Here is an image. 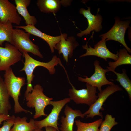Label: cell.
I'll return each mask as SVG.
<instances>
[{
    "label": "cell",
    "mask_w": 131,
    "mask_h": 131,
    "mask_svg": "<svg viewBox=\"0 0 131 131\" xmlns=\"http://www.w3.org/2000/svg\"><path fill=\"white\" fill-rule=\"evenodd\" d=\"M118 124L115 121V118L112 115L107 114L104 120L102 121L98 131H110L112 128Z\"/></svg>",
    "instance_id": "25"
},
{
    "label": "cell",
    "mask_w": 131,
    "mask_h": 131,
    "mask_svg": "<svg viewBox=\"0 0 131 131\" xmlns=\"http://www.w3.org/2000/svg\"><path fill=\"white\" fill-rule=\"evenodd\" d=\"M22 54L14 46L6 43L4 47L0 46V71H5L21 60Z\"/></svg>",
    "instance_id": "9"
},
{
    "label": "cell",
    "mask_w": 131,
    "mask_h": 131,
    "mask_svg": "<svg viewBox=\"0 0 131 131\" xmlns=\"http://www.w3.org/2000/svg\"><path fill=\"white\" fill-rule=\"evenodd\" d=\"M43 88L39 84L34 86L31 93L25 97L27 102V106L29 108H34L35 113L33 116L34 119H37L42 116H47L44 110L46 107L50 105L52 98H49L43 93Z\"/></svg>",
    "instance_id": "3"
},
{
    "label": "cell",
    "mask_w": 131,
    "mask_h": 131,
    "mask_svg": "<svg viewBox=\"0 0 131 131\" xmlns=\"http://www.w3.org/2000/svg\"><path fill=\"white\" fill-rule=\"evenodd\" d=\"M71 100L69 97L60 100L51 101L50 105L53 106V108L50 114L43 120L35 121L34 123L37 128L42 129L44 127H51L55 128L57 131H60L58 127L59 115L64 107Z\"/></svg>",
    "instance_id": "6"
},
{
    "label": "cell",
    "mask_w": 131,
    "mask_h": 131,
    "mask_svg": "<svg viewBox=\"0 0 131 131\" xmlns=\"http://www.w3.org/2000/svg\"><path fill=\"white\" fill-rule=\"evenodd\" d=\"M23 56L25 58L23 68L20 71H24L26 74L27 80V85L26 91L25 93V97L29 93H31L33 89L32 84L34 76L33 72L36 68L41 66L47 69L50 74L53 75L56 71L55 66L59 64L62 65L60 59L56 55L54 56L51 60L48 62H43L37 60L31 57L28 53L24 52L22 53Z\"/></svg>",
    "instance_id": "1"
},
{
    "label": "cell",
    "mask_w": 131,
    "mask_h": 131,
    "mask_svg": "<svg viewBox=\"0 0 131 131\" xmlns=\"http://www.w3.org/2000/svg\"><path fill=\"white\" fill-rule=\"evenodd\" d=\"M87 8V10L82 8L79 10L80 13L87 19L88 26L86 29L83 31L80 30V32L77 34V36L79 37L90 34V32L94 30L96 32H99L102 28L101 23L103 18L102 16L98 14V10L96 15H94L91 12L90 8L88 7Z\"/></svg>",
    "instance_id": "12"
},
{
    "label": "cell",
    "mask_w": 131,
    "mask_h": 131,
    "mask_svg": "<svg viewBox=\"0 0 131 131\" xmlns=\"http://www.w3.org/2000/svg\"><path fill=\"white\" fill-rule=\"evenodd\" d=\"M130 20L122 21L116 18L114 24L111 29L99 36L101 39H105L106 41L113 40L119 42L125 47L129 53H131V49L127 45L124 39L125 33L127 29L129 27Z\"/></svg>",
    "instance_id": "7"
},
{
    "label": "cell",
    "mask_w": 131,
    "mask_h": 131,
    "mask_svg": "<svg viewBox=\"0 0 131 131\" xmlns=\"http://www.w3.org/2000/svg\"><path fill=\"white\" fill-rule=\"evenodd\" d=\"M122 73L115 71H113L116 75L117 78L114 80L118 81L120 85L127 93L130 99L131 100V81L127 76L125 70L123 69Z\"/></svg>",
    "instance_id": "24"
},
{
    "label": "cell",
    "mask_w": 131,
    "mask_h": 131,
    "mask_svg": "<svg viewBox=\"0 0 131 131\" xmlns=\"http://www.w3.org/2000/svg\"><path fill=\"white\" fill-rule=\"evenodd\" d=\"M45 128V131H57L55 128L51 127H47Z\"/></svg>",
    "instance_id": "28"
},
{
    "label": "cell",
    "mask_w": 131,
    "mask_h": 131,
    "mask_svg": "<svg viewBox=\"0 0 131 131\" xmlns=\"http://www.w3.org/2000/svg\"><path fill=\"white\" fill-rule=\"evenodd\" d=\"M5 71L4 80L9 95L14 100L15 113H18L23 112L25 113H31L29 111L23 108L19 101L21 88L25 84V78L16 76L11 67Z\"/></svg>",
    "instance_id": "2"
},
{
    "label": "cell",
    "mask_w": 131,
    "mask_h": 131,
    "mask_svg": "<svg viewBox=\"0 0 131 131\" xmlns=\"http://www.w3.org/2000/svg\"><path fill=\"white\" fill-rule=\"evenodd\" d=\"M16 28H21L30 35L39 37L44 40L49 45L51 52H54V48L56 45L60 40L61 35L53 36L42 32L35 27V26L27 25L26 26H17Z\"/></svg>",
    "instance_id": "16"
},
{
    "label": "cell",
    "mask_w": 131,
    "mask_h": 131,
    "mask_svg": "<svg viewBox=\"0 0 131 131\" xmlns=\"http://www.w3.org/2000/svg\"><path fill=\"white\" fill-rule=\"evenodd\" d=\"M33 131H44L42 129H41L38 128H36Z\"/></svg>",
    "instance_id": "29"
},
{
    "label": "cell",
    "mask_w": 131,
    "mask_h": 131,
    "mask_svg": "<svg viewBox=\"0 0 131 131\" xmlns=\"http://www.w3.org/2000/svg\"><path fill=\"white\" fill-rule=\"evenodd\" d=\"M62 2L59 0H38L37 5L42 12L55 14L60 9Z\"/></svg>",
    "instance_id": "19"
},
{
    "label": "cell",
    "mask_w": 131,
    "mask_h": 131,
    "mask_svg": "<svg viewBox=\"0 0 131 131\" xmlns=\"http://www.w3.org/2000/svg\"><path fill=\"white\" fill-rule=\"evenodd\" d=\"M65 117L62 116L60 120L61 125L59 128L60 131H73L74 120L77 117L83 118L85 116L79 110H74L66 105L64 111Z\"/></svg>",
    "instance_id": "15"
},
{
    "label": "cell",
    "mask_w": 131,
    "mask_h": 131,
    "mask_svg": "<svg viewBox=\"0 0 131 131\" xmlns=\"http://www.w3.org/2000/svg\"><path fill=\"white\" fill-rule=\"evenodd\" d=\"M18 14L23 18L27 25L35 26L37 20L34 16L31 15L27 9L30 4V0H14Z\"/></svg>",
    "instance_id": "17"
},
{
    "label": "cell",
    "mask_w": 131,
    "mask_h": 131,
    "mask_svg": "<svg viewBox=\"0 0 131 131\" xmlns=\"http://www.w3.org/2000/svg\"><path fill=\"white\" fill-rule=\"evenodd\" d=\"M10 116L9 115L4 114H0V125L1 124L3 121L8 118Z\"/></svg>",
    "instance_id": "27"
},
{
    "label": "cell",
    "mask_w": 131,
    "mask_h": 131,
    "mask_svg": "<svg viewBox=\"0 0 131 131\" xmlns=\"http://www.w3.org/2000/svg\"><path fill=\"white\" fill-rule=\"evenodd\" d=\"M27 119L25 117L16 118L13 126L10 131H33L37 128L34 123L35 120L31 118L28 122Z\"/></svg>",
    "instance_id": "20"
},
{
    "label": "cell",
    "mask_w": 131,
    "mask_h": 131,
    "mask_svg": "<svg viewBox=\"0 0 131 131\" xmlns=\"http://www.w3.org/2000/svg\"><path fill=\"white\" fill-rule=\"evenodd\" d=\"M61 40L56 45L54 49L58 51L59 54H62L64 60L67 63L68 57H72L73 51L79 44L75 37H68L67 34L66 33H61Z\"/></svg>",
    "instance_id": "14"
},
{
    "label": "cell",
    "mask_w": 131,
    "mask_h": 131,
    "mask_svg": "<svg viewBox=\"0 0 131 131\" xmlns=\"http://www.w3.org/2000/svg\"><path fill=\"white\" fill-rule=\"evenodd\" d=\"M89 40L86 45L82 46V48L86 50V53L81 55L79 58L89 56H94L103 58L106 61H107V59L108 58L112 59L115 61L118 59V52L116 54L111 52L106 45L105 39H101L94 45V48L90 45H89L88 47V43Z\"/></svg>",
    "instance_id": "11"
},
{
    "label": "cell",
    "mask_w": 131,
    "mask_h": 131,
    "mask_svg": "<svg viewBox=\"0 0 131 131\" xmlns=\"http://www.w3.org/2000/svg\"><path fill=\"white\" fill-rule=\"evenodd\" d=\"M16 117L14 115L10 116L4 121L2 126L0 128V131H10L13 126Z\"/></svg>",
    "instance_id": "26"
},
{
    "label": "cell",
    "mask_w": 131,
    "mask_h": 131,
    "mask_svg": "<svg viewBox=\"0 0 131 131\" xmlns=\"http://www.w3.org/2000/svg\"><path fill=\"white\" fill-rule=\"evenodd\" d=\"M72 88L69 89L68 95L71 100L76 104H84L90 106L98 98L96 94L97 88L86 83V89L77 90L70 82Z\"/></svg>",
    "instance_id": "5"
},
{
    "label": "cell",
    "mask_w": 131,
    "mask_h": 131,
    "mask_svg": "<svg viewBox=\"0 0 131 131\" xmlns=\"http://www.w3.org/2000/svg\"><path fill=\"white\" fill-rule=\"evenodd\" d=\"M102 121V119L101 118L91 123H86L80 120H76L74 122L77 127L76 131H98Z\"/></svg>",
    "instance_id": "23"
},
{
    "label": "cell",
    "mask_w": 131,
    "mask_h": 131,
    "mask_svg": "<svg viewBox=\"0 0 131 131\" xmlns=\"http://www.w3.org/2000/svg\"><path fill=\"white\" fill-rule=\"evenodd\" d=\"M0 20L4 23L9 21L19 25L22 19L14 4L8 0H0Z\"/></svg>",
    "instance_id": "13"
},
{
    "label": "cell",
    "mask_w": 131,
    "mask_h": 131,
    "mask_svg": "<svg viewBox=\"0 0 131 131\" xmlns=\"http://www.w3.org/2000/svg\"><path fill=\"white\" fill-rule=\"evenodd\" d=\"M95 71L93 74L90 77L85 76V78L78 77L79 81L85 82L90 85L95 87L98 89L99 91L102 90L101 87L105 85H111L114 83L108 80L106 76V73L110 70L107 69H104L100 65L99 61L95 60L94 62Z\"/></svg>",
    "instance_id": "10"
},
{
    "label": "cell",
    "mask_w": 131,
    "mask_h": 131,
    "mask_svg": "<svg viewBox=\"0 0 131 131\" xmlns=\"http://www.w3.org/2000/svg\"><path fill=\"white\" fill-rule=\"evenodd\" d=\"M30 34L19 28L13 29L10 44L14 46L21 53L30 52L41 58L43 55L39 50L38 46L30 39Z\"/></svg>",
    "instance_id": "4"
},
{
    "label": "cell",
    "mask_w": 131,
    "mask_h": 131,
    "mask_svg": "<svg viewBox=\"0 0 131 131\" xmlns=\"http://www.w3.org/2000/svg\"><path fill=\"white\" fill-rule=\"evenodd\" d=\"M10 97L4 80L0 75V114L9 115L11 108Z\"/></svg>",
    "instance_id": "18"
},
{
    "label": "cell",
    "mask_w": 131,
    "mask_h": 131,
    "mask_svg": "<svg viewBox=\"0 0 131 131\" xmlns=\"http://www.w3.org/2000/svg\"><path fill=\"white\" fill-rule=\"evenodd\" d=\"M123 90L117 85L113 84L109 85L98 93V98L95 102L90 106L88 110L84 113L86 116V118H93L98 115L103 118L102 113L100 112L103 109L102 106L108 98L111 95L117 91Z\"/></svg>",
    "instance_id": "8"
},
{
    "label": "cell",
    "mask_w": 131,
    "mask_h": 131,
    "mask_svg": "<svg viewBox=\"0 0 131 131\" xmlns=\"http://www.w3.org/2000/svg\"><path fill=\"white\" fill-rule=\"evenodd\" d=\"M118 59L116 61L108 62L109 66L106 67L110 71L112 72L115 71L117 66L121 65L131 64V56L125 48L120 49L118 52Z\"/></svg>",
    "instance_id": "21"
},
{
    "label": "cell",
    "mask_w": 131,
    "mask_h": 131,
    "mask_svg": "<svg viewBox=\"0 0 131 131\" xmlns=\"http://www.w3.org/2000/svg\"><path fill=\"white\" fill-rule=\"evenodd\" d=\"M13 28L10 22H2L0 20V46H2L5 41L10 43Z\"/></svg>",
    "instance_id": "22"
}]
</instances>
